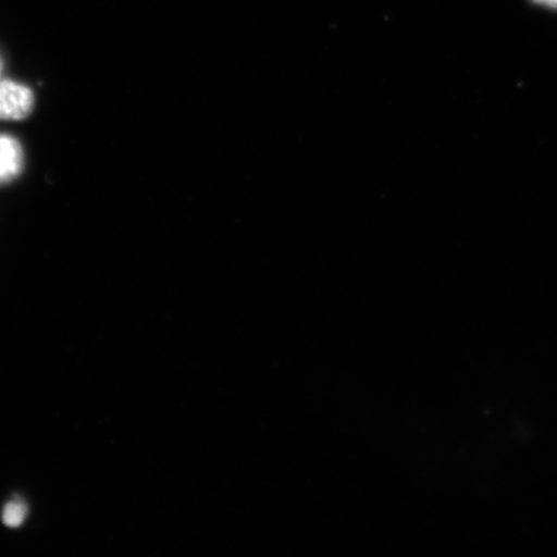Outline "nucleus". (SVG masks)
Returning <instances> with one entry per match:
<instances>
[{
    "label": "nucleus",
    "mask_w": 557,
    "mask_h": 557,
    "mask_svg": "<svg viewBox=\"0 0 557 557\" xmlns=\"http://www.w3.org/2000/svg\"><path fill=\"white\" fill-rule=\"evenodd\" d=\"M33 108L34 95L30 88L12 81H0V120H25Z\"/></svg>",
    "instance_id": "obj_1"
},
{
    "label": "nucleus",
    "mask_w": 557,
    "mask_h": 557,
    "mask_svg": "<svg viewBox=\"0 0 557 557\" xmlns=\"http://www.w3.org/2000/svg\"><path fill=\"white\" fill-rule=\"evenodd\" d=\"M23 146L15 137L0 135V186L17 178L24 169Z\"/></svg>",
    "instance_id": "obj_2"
},
{
    "label": "nucleus",
    "mask_w": 557,
    "mask_h": 557,
    "mask_svg": "<svg viewBox=\"0 0 557 557\" xmlns=\"http://www.w3.org/2000/svg\"><path fill=\"white\" fill-rule=\"evenodd\" d=\"M2 517L7 527L18 528L27 517V507L23 500H12L5 505Z\"/></svg>",
    "instance_id": "obj_3"
},
{
    "label": "nucleus",
    "mask_w": 557,
    "mask_h": 557,
    "mask_svg": "<svg viewBox=\"0 0 557 557\" xmlns=\"http://www.w3.org/2000/svg\"><path fill=\"white\" fill-rule=\"evenodd\" d=\"M534 2L549 7V9H557V0H534Z\"/></svg>",
    "instance_id": "obj_4"
},
{
    "label": "nucleus",
    "mask_w": 557,
    "mask_h": 557,
    "mask_svg": "<svg viewBox=\"0 0 557 557\" xmlns=\"http://www.w3.org/2000/svg\"><path fill=\"white\" fill-rule=\"evenodd\" d=\"M3 72V60L0 58V74Z\"/></svg>",
    "instance_id": "obj_5"
}]
</instances>
